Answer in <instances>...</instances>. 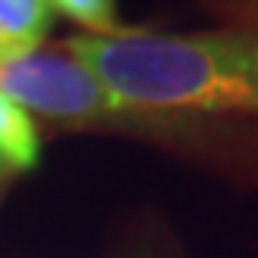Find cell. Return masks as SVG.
<instances>
[{
  "label": "cell",
  "instance_id": "6da1fadb",
  "mask_svg": "<svg viewBox=\"0 0 258 258\" xmlns=\"http://www.w3.org/2000/svg\"><path fill=\"white\" fill-rule=\"evenodd\" d=\"M127 112L258 109L255 34H81L66 44Z\"/></svg>",
  "mask_w": 258,
  "mask_h": 258
},
{
  "label": "cell",
  "instance_id": "7a4b0ae2",
  "mask_svg": "<svg viewBox=\"0 0 258 258\" xmlns=\"http://www.w3.org/2000/svg\"><path fill=\"white\" fill-rule=\"evenodd\" d=\"M0 90L25 112L59 121H97L127 112L69 47H38L0 62Z\"/></svg>",
  "mask_w": 258,
  "mask_h": 258
},
{
  "label": "cell",
  "instance_id": "3957f363",
  "mask_svg": "<svg viewBox=\"0 0 258 258\" xmlns=\"http://www.w3.org/2000/svg\"><path fill=\"white\" fill-rule=\"evenodd\" d=\"M50 25V0H0V62L38 50Z\"/></svg>",
  "mask_w": 258,
  "mask_h": 258
},
{
  "label": "cell",
  "instance_id": "277c9868",
  "mask_svg": "<svg viewBox=\"0 0 258 258\" xmlns=\"http://www.w3.org/2000/svg\"><path fill=\"white\" fill-rule=\"evenodd\" d=\"M41 159V140L28 112L0 90V168L31 171Z\"/></svg>",
  "mask_w": 258,
  "mask_h": 258
},
{
  "label": "cell",
  "instance_id": "5b68a950",
  "mask_svg": "<svg viewBox=\"0 0 258 258\" xmlns=\"http://www.w3.org/2000/svg\"><path fill=\"white\" fill-rule=\"evenodd\" d=\"M66 19L90 28L94 34H121L115 0H50Z\"/></svg>",
  "mask_w": 258,
  "mask_h": 258
}]
</instances>
